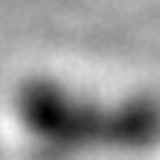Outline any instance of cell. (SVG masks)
Listing matches in <instances>:
<instances>
[{"mask_svg": "<svg viewBox=\"0 0 160 160\" xmlns=\"http://www.w3.org/2000/svg\"><path fill=\"white\" fill-rule=\"evenodd\" d=\"M21 122L51 157L86 148H145L160 139V107L133 101L98 107L53 83H30L18 98Z\"/></svg>", "mask_w": 160, "mask_h": 160, "instance_id": "cell-1", "label": "cell"}]
</instances>
